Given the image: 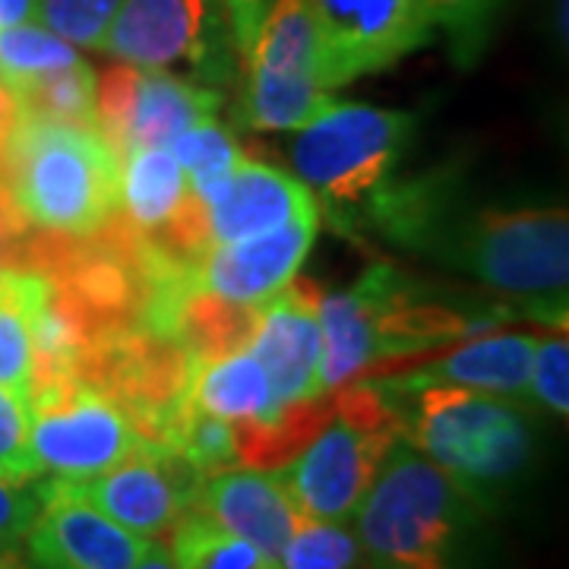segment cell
Masks as SVG:
<instances>
[{
  "mask_svg": "<svg viewBox=\"0 0 569 569\" xmlns=\"http://www.w3.org/2000/svg\"><path fill=\"white\" fill-rule=\"evenodd\" d=\"M26 234L29 231H26V224L17 216V209H13L3 183H0V269H13L17 266Z\"/></svg>",
  "mask_w": 569,
  "mask_h": 569,
  "instance_id": "cell-34",
  "label": "cell"
},
{
  "mask_svg": "<svg viewBox=\"0 0 569 569\" xmlns=\"http://www.w3.org/2000/svg\"><path fill=\"white\" fill-rule=\"evenodd\" d=\"M411 396L402 437L466 493L507 485L529 466V425L503 396L462 387H425Z\"/></svg>",
  "mask_w": 569,
  "mask_h": 569,
  "instance_id": "cell-6",
  "label": "cell"
},
{
  "mask_svg": "<svg viewBox=\"0 0 569 569\" xmlns=\"http://www.w3.org/2000/svg\"><path fill=\"white\" fill-rule=\"evenodd\" d=\"M82 61L77 48L41 22H22L0 29V86L17 89L48 70Z\"/></svg>",
  "mask_w": 569,
  "mask_h": 569,
  "instance_id": "cell-25",
  "label": "cell"
},
{
  "mask_svg": "<svg viewBox=\"0 0 569 569\" xmlns=\"http://www.w3.org/2000/svg\"><path fill=\"white\" fill-rule=\"evenodd\" d=\"M197 509L219 529L241 538L279 563L301 512L288 500L272 471L260 468H228L209 475L200 488Z\"/></svg>",
  "mask_w": 569,
  "mask_h": 569,
  "instance_id": "cell-18",
  "label": "cell"
},
{
  "mask_svg": "<svg viewBox=\"0 0 569 569\" xmlns=\"http://www.w3.org/2000/svg\"><path fill=\"white\" fill-rule=\"evenodd\" d=\"M228 32L219 0H121L96 51L156 70L190 63L206 80H224Z\"/></svg>",
  "mask_w": 569,
  "mask_h": 569,
  "instance_id": "cell-9",
  "label": "cell"
},
{
  "mask_svg": "<svg viewBox=\"0 0 569 569\" xmlns=\"http://www.w3.org/2000/svg\"><path fill=\"white\" fill-rule=\"evenodd\" d=\"M29 449L41 475L82 481L146 449L133 421L80 377L29 392Z\"/></svg>",
  "mask_w": 569,
  "mask_h": 569,
  "instance_id": "cell-8",
  "label": "cell"
},
{
  "mask_svg": "<svg viewBox=\"0 0 569 569\" xmlns=\"http://www.w3.org/2000/svg\"><path fill=\"white\" fill-rule=\"evenodd\" d=\"M0 387L22 399H29V387H32L26 269H0Z\"/></svg>",
  "mask_w": 569,
  "mask_h": 569,
  "instance_id": "cell-23",
  "label": "cell"
},
{
  "mask_svg": "<svg viewBox=\"0 0 569 569\" xmlns=\"http://www.w3.org/2000/svg\"><path fill=\"white\" fill-rule=\"evenodd\" d=\"M507 307L462 310L430 301L392 263H373L346 291L320 295V392L387 377L440 346L503 320ZM509 313V310H507Z\"/></svg>",
  "mask_w": 569,
  "mask_h": 569,
  "instance_id": "cell-1",
  "label": "cell"
},
{
  "mask_svg": "<svg viewBox=\"0 0 569 569\" xmlns=\"http://www.w3.org/2000/svg\"><path fill=\"white\" fill-rule=\"evenodd\" d=\"M415 250L519 301L535 320L567 329L569 216L563 206L456 216L449 197Z\"/></svg>",
  "mask_w": 569,
  "mask_h": 569,
  "instance_id": "cell-2",
  "label": "cell"
},
{
  "mask_svg": "<svg viewBox=\"0 0 569 569\" xmlns=\"http://www.w3.org/2000/svg\"><path fill=\"white\" fill-rule=\"evenodd\" d=\"M320 284L291 279L260 310V323L250 339V355L260 361L272 396V421L279 411L310 402L320 392ZM263 425V421H260Z\"/></svg>",
  "mask_w": 569,
  "mask_h": 569,
  "instance_id": "cell-13",
  "label": "cell"
},
{
  "mask_svg": "<svg viewBox=\"0 0 569 569\" xmlns=\"http://www.w3.org/2000/svg\"><path fill=\"white\" fill-rule=\"evenodd\" d=\"M203 481V475L178 452L146 447L102 475L63 485L121 529L146 541H162L187 512L197 509Z\"/></svg>",
  "mask_w": 569,
  "mask_h": 569,
  "instance_id": "cell-12",
  "label": "cell"
},
{
  "mask_svg": "<svg viewBox=\"0 0 569 569\" xmlns=\"http://www.w3.org/2000/svg\"><path fill=\"white\" fill-rule=\"evenodd\" d=\"M197 206V193L164 146H140L121 159L118 216L152 247H164Z\"/></svg>",
  "mask_w": 569,
  "mask_h": 569,
  "instance_id": "cell-19",
  "label": "cell"
},
{
  "mask_svg": "<svg viewBox=\"0 0 569 569\" xmlns=\"http://www.w3.org/2000/svg\"><path fill=\"white\" fill-rule=\"evenodd\" d=\"M164 149L178 159L200 200H209L231 178V171L244 162L241 146L216 121H203L183 130L181 137H174Z\"/></svg>",
  "mask_w": 569,
  "mask_h": 569,
  "instance_id": "cell-24",
  "label": "cell"
},
{
  "mask_svg": "<svg viewBox=\"0 0 569 569\" xmlns=\"http://www.w3.org/2000/svg\"><path fill=\"white\" fill-rule=\"evenodd\" d=\"M39 519L26 538L32 569H133L146 538L121 529L63 485L41 481Z\"/></svg>",
  "mask_w": 569,
  "mask_h": 569,
  "instance_id": "cell-14",
  "label": "cell"
},
{
  "mask_svg": "<svg viewBox=\"0 0 569 569\" xmlns=\"http://www.w3.org/2000/svg\"><path fill=\"white\" fill-rule=\"evenodd\" d=\"M17 118H20V111H17L13 92H10L7 86H0V159H3V149H7V142H10L13 127H17Z\"/></svg>",
  "mask_w": 569,
  "mask_h": 569,
  "instance_id": "cell-36",
  "label": "cell"
},
{
  "mask_svg": "<svg viewBox=\"0 0 569 569\" xmlns=\"http://www.w3.org/2000/svg\"><path fill=\"white\" fill-rule=\"evenodd\" d=\"M361 545L342 522H320L301 516L291 531L279 569H358Z\"/></svg>",
  "mask_w": 569,
  "mask_h": 569,
  "instance_id": "cell-26",
  "label": "cell"
},
{
  "mask_svg": "<svg viewBox=\"0 0 569 569\" xmlns=\"http://www.w3.org/2000/svg\"><path fill=\"white\" fill-rule=\"evenodd\" d=\"M529 396L553 415H569V339L567 329H553L548 339H538L531 358Z\"/></svg>",
  "mask_w": 569,
  "mask_h": 569,
  "instance_id": "cell-31",
  "label": "cell"
},
{
  "mask_svg": "<svg viewBox=\"0 0 569 569\" xmlns=\"http://www.w3.org/2000/svg\"><path fill=\"white\" fill-rule=\"evenodd\" d=\"M133 569H174L171 550L164 541H146V550H142V557Z\"/></svg>",
  "mask_w": 569,
  "mask_h": 569,
  "instance_id": "cell-37",
  "label": "cell"
},
{
  "mask_svg": "<svg viewBox=\"0 0 569 569\" xmlns=\"http://www.w3.org/2000/svg\"><path fill=\"white\" fill-rule=\"evenodd\" d=\"M402 433V408L380 383L355 380L332 389L329 421L295 459L272 468V475L301 516L346 526Z\"/></svg>",
  "mask_w": 569,
  "mask_h": 569,
  "instance_id": "cell-4",
  "label": "cell"
},
{
  "mask_svg": "<svg viewBox=\"0 0 569 569\" xmlns=\"http://www.w3.org/2000/svg\"><path fill=\"white\" fill-rule=\"evenodd\" d=\"M0 183L29 234L80 241L118 212L121 162L96 127L17 118Z\"/></svg>",
  "mask_w": 569,
  "mask_h": 569,
  "instance_id": "cell-3",
  "label": "cell"
},
{
  "mask_svg": "<svg viewBox=\"0 0 569 569\" xmlns=\"http://www.w3.org/2000/svg\"><path fill=\"white\" fill-rule=\"evenodd\" d=\"M168 538L174 569H279L253 545L219 529L200 509L187 512Z\"/></svg>",
  "mask_w": 569,
  "mask_h": 569,
  "instance_id": "cell-22",
  "label": "cell"
},
{
  "mask_svg": "<svg viewBox=\"0 0 569 569\" xmlns=\"http://www.w3.org/2000/svg\"><path fill=\"white\" fill-rule=\"evenodd\" d=\"M433 29H443L452 61L471 67L485 54L497 13L507 0H425Z\"/></svg>",
  "mask_w": 569,
  "mask_h": 569,
  "instance_id": "cell-27",
  "label": "cell"
},
{
  "mask_svg": "<svg viewBox=\"0 0 569 569\" xmlns=\"http://www.w3.org/2000/svg\"><path fill=\"white\" fill-rule=\"evenodd\" d=\"M39 22V0H0V29Z\"/></svg>",
  "mask_w": 569,
  "mask_h": 569,
  "instance_id": "cell-35",
  "label": "cell"
},
{
  "mask_svg": "<svg viewBox=\"0 0 569 569\" xmlns=\"http://www.w3.org/2000/svg\"><path fill=\"white\" fill-rule=\"evenodd\" d=\"M538 336L529 332H493L485 339H471L447 351H430L411 370H392L389 380L370 377L392 402L406 399L425 387H462L503 396V399H529L531 358Z\"/></svg>",
  "mask_w": 569,
  "mask_h": 569,
  "instance_id": "cell-15",
  "label": "cell"
},
{
  "mask_svg": "<svg viewBox=\"0 0 569 569\" xmlns=\"http://www.w3.org/2000/svg\"><path fill=\"white\" fill-rule=\"evenodd\" d=\"M174 452L183 456L203 478L228 471V468H241L238 466V443H234L231 425L222 421V418L206 415L197 406L190 408L187 421L178 430Z\"/></svg>",
  "mask_w": 569,
  "mask_h": 569,
  "instance_id": "cell-28",
  "label": "cell"
},
{
  "mask_svg": "<svg viewBox=\"0 0 569 569\" xmlns=\"http://www.w3.org/2000/svg\"><path fill=\"white\" fill-rule=\"evenodd\" d=\"M320 231V212L295 219L260 238L212 247L193 269V288H206L231 305L263 307L298 276Z\"/></svg>",
  "mask_w": 569,
  "mask_h": 569,
  "instance_id": "cell-16",
  "label": "cell"
},
{
  "mask_svg": "<svg viewBox=\"0 0 569 569\" xmlns=\"http://www.w3.org/2000/svg\"><path fill=\"white\" fill-rule=\"evenodd\" d=\"M219 3H222L228 29H231V41H234L238 54H244L257 26L263 20L269 0H219Z\"/></svg>",
  "mask_w": 569,
  "mask_h": 569,
  "instance_id": "cell-33",
  "label": "cell"
},
{
  "mask_svg": "<svg viewBox=\"0 0 569 569\" xmlns=\"http://www.w3.org/2000/svg\"><path fill=\"white\" fill-rule=\"evenodd\" d=\"M200 200V197H197ZM206 209L209 244H231L244 238H260L295 219L320 212L310 187L279 168L263 162H244L209 197Z\"/></svg>",
  "mask_w": 569,
  "mask_h": 569,
  "instance_id": "cell-17",
  "label": "cell"
},
{
  "mask_svg": "<svg viewBox=\"0 0 569 569\" xmlns=\"http://www.w3.org/2000/svg\"><path fill=\"white\" fill-rule=\"evenodd\" d=\"M462 493L443 468L396 443L355 509L367 560L377 569H449Z\"/></svg>",
  "mask_w": 569,
  "mask_h": 569,
  "instance_id": "cell-5",
  "label": "cell"
},
{
  "mask_svg": "<svg viewBox=\"0 0 569 569\" xmlns=\"http://www.w3.org/2000/svg\"><path fill=\"white\" fill-rule=\"evenodd\" d=\"M0 569H29L20 550H0Z\"/></svg>",
  "mask_w": 569,
  "mask_h": 569,
  "instance_id": "cell-38",
  "label": "cell"
},
{
  "mask_svg": "<svg viewBox=\"0 0 569 569\" xmlns=\"http://www.w3.org/2000/svg\"><path fill=\"white\" fill-rule=\"evenodd\" d=\"M96 70L86 61L48 70L13 92L20 118L96 127Z\"/></svg>",
  "mask_w": 569,
  "mask_h": 569,
  "instance_id": "cell-21",
  "label": "cell"
},
{
  "mask_svg": "<svg viewBox=\"0 0 569 569\" xmlns=\"http://www.w3.org/2000/svg\"><path fill=\"white\" fill-rule=\"evenodd\" d=\"M415 118L370 104H329L298 130L291 162L301 181L323 197L332 222L355 231L373 193L389 181L411 137Z\"/></svg>",
  "mask_w": 569,
  "mask_h": 569,
  "instance_id": "cell-7",
  "label": "cell"
},
{
  "mask_svg": "<svg viewBox=\"0 0 569 569\" xmlns=\"http://www.w3.org/2000/svg\"><path fill=\"white\" fill-rule=\"evenodd\" d=\"M39 490L0 478V550H20L39 519Z\"/></svg>",
  "mask_w": 569,
  "mask_h": 569,
  "instance_id": "cell-32",
  "label": "cell"
},
{
  "mask_svg": "<svg viewBox=\"0 0 569 569\" xmlns=\"http://www.w3.org/2000/svg\"><path fill=\"white\" fill-rule=\"evenodd\" d=\"M121 0H39V22L70 44L99 48Z\"/></svg>",
  "mask_w": 569,
  "mask_h": 569,
  "instance_id": "cell-29",
  "label": "cell"
},
{
  "mask_svg": "<svg viewBox=\"0 0 569 569\" xmlns=\"http://www.w3.org/2000/svg\"><path fill=\"white\" fill-rule=\"evenodd\" d=\"M0 478L13 485H32L41 478L29 449V406L26 399L0 387Z\"/></svg>",
  "mask_w": 569,
  "mask_h": 569,
  "instance_id": "cell-30",
  "label": "cell"
},
{
  "mask_svg": "<svg viewBox=\"0 0 569 569\" xmlns=\"http://www.w3.org/2000/svg\"><path fill=\"white\" fill-rule=\"evenodd\" d=\"M190 402L228 425H260L272 415V396L250 348L197 365Z\"/></svg>",
  "mask_w": 569,
  "mask_h": 569,
  "instance_id": "cell-20",
  "label": "cell"
},
{
  "mask_svg": "<svg viewBox=\"0 0 569 569\" xmlns=\"http://www.w3.org/2000/svg\"><path fill=\"white\" fill-rule=\"evenodd\" d=\"M320 39V80L339 86L380 73L425 48L433 26L425 0H305Z\"/></svg>",
  "mask_w": 569,
  "mask_h": 569,
  "instance_id": "cell-11",
  "label": "cell"
},
{
  "mask_svg": "<svg viewBox=\"0 0 569 569\" xmlns=\"http://www.w3.org/2000/svg\"><path fill=\"white\" fill-rule=\"evenodd\" d=\"M222 92L197 86L168 70L114 63L96 80V130L118 162L140 146H168L183 130L216 121Z\"/></svg>",
  "mask_w": 569,
  "mask_h": 569,
  "instance_id": "cell-10",
  "label": "cell"
}]
</instances>
